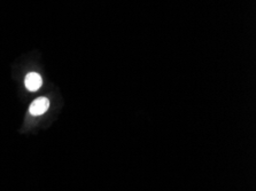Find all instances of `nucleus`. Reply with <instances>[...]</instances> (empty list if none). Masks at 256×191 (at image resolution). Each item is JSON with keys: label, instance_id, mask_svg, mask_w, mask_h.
<instances>
[{"label": "nucleus", "instance_id": "f257e3e1", "mask_svg": "<svg viewBox=\"0 0 256 191\" xmlns=\"http://www.w3.org/2000/svg\"><path fill=\"white\" fill-rule=\"evenodd\" d=\"M50 107V101L48 97H40V99H36L30 105V114L32 116H40L44 115Z\"/></svg>", "mask_w": 256, "mask_h": 191}, {"label": "nucleus", "instance_id": "f03ea898", "mask_svg": "<svg viewBox=\"0 0 256 191\" xmlns=\"http://www.w3.org/2000/svg\"><path fill=\"white\" fill-rule=\"evenodd\" d=\"M24 84H26V89H28V91L36 92L42 87V79L37 72H30L26 77Z\"/></svg>", "mask_w": 256, "mask_h": 191}]
</instances>
